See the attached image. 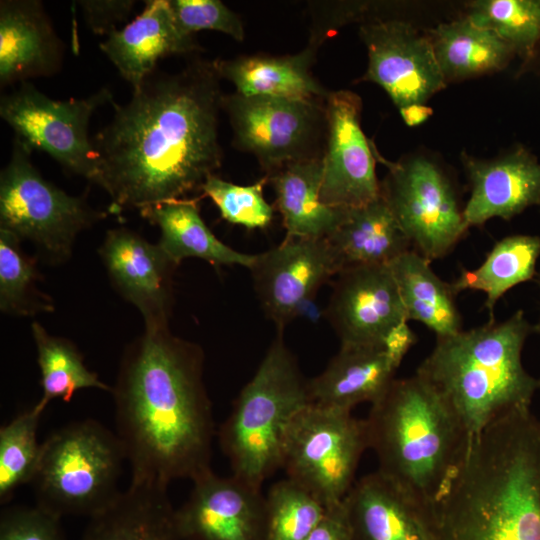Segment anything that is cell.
<instances>
[{
	"instance_id": "6da1fadb",
	"label": "cell",
	"mask_w": 540,
	"mask_h": 540,
	"mask_svg": "<svg viewBox=\"0 0 540 540\" xmlns=\"http://www.w3.org/2000/svg\"><path fill=\"white\" fill-rule=\"evenodd\" d=\"M220 78L215 61L195 58L153 73L127 103H111V121L92 140L110 213L185 198L220 168Z\"/></svg>"
},
{
	"instance_id": "7a4b0ae2",
	"label": "cell",
	"mask_w": 540,
	"mask_h": 540,
	"mask_svg": "<svg viewBox=\"0 0 540 540\" xmlns=\"http://www.w3.org/2000/svg\"><path fill=\"white\" fill-rule=\"evenodd\" d=\"M204 361L202 348L168 325L145 326L125 349L111 393L131 483L168 487L212 470L215 428Z\"/></svg>"
},
{
	"instance_id": "3957f363",
	"label": "cell",
	"mask_w": 540,
	"mask_h": 540,
	"mask_svg": "<svg viewBox=\"0 0 540 540\" xmlns=\"http://www.w3.org/2000/svg\"><path fill=\"white\" fill-rule=\"evenodd\" d=\"M434 508L439 540H540V420L530 409L470 437Z\"/></svg>"
},
{
	"instance_id": "277c9868",
	"label": "cell",
	"mask_w": 540,
	"mask_h": 540,
	"mask_svg": "<svg viewBox=\"0 0 540 540\" xmlns=\"http://www.w3.org/2000/svg\"><path fill=\"white\" fill-rule=\"evenodd\" d=\"M536 333L522 309L501 322L436 338L416 374L429 383L474 436L509 413L530 409L539 378L524 367L522 352Z\"/></svg>"
},
{
	"instance_id": "5b68a950",
	"label": "cell",
	"mask_w": 540,
	"mask_h": 540,
	"mask_svg": "<svg viewBox=\"0 0 540 540\" xmlns=\"http://www.w3.org/2000/svg\"><path fill=\"white\" fill-rule=\"evenodd\" d=\"M364 420L376 471L435 505L470 439L452 408L415 373L395 379Z\"/></svg>"
},
{
	"instance_id": "8992f818",
	"label": "cell",
	"mask_w": 540,
	"mask_h": 540,
	"mask_svg": "<svg viewBox=\"0 0 540 540\" xmlns=\"http://www.w3.org/2000/svg\"><path fill=\"white\" fill-rule=\"evenodd\" d=\"M310 403L308 380L285 344L283 330L278 329L218 431L232 475L262 488L281 468L282 444L290 422Z\"/></svg>"
},
{
	"instance_id": "52a82bcc",
	"label": "cell",
	"mask_w": 540,
	"mask_h": 540,
	"mask_svg": "<svg viewBox=\"0 0 540 540\" xmlns=\"http://www.w3.org/2000/svg\"><path fill=\"white\" fill-rule=\"evenodd\" d=\"M126 461L115 432L94 419L74 421L42 442L31 481L37 506L62 518L88 516L107 508L118 488Z\"/></svg>"
},
{
	"instance_id": "ba28073f",
	"label": "cell",
	"mask_w": 540,
	"mask_h": 540,
	"mask_svg": "<svg viewBox=\"0 0 540 540\" xmlns=\"http://www.w3.org/2000/svg\"><path fill=\"white\" fill-rule=\"evenodd\" d=\"M32 151L14 138L0 174V229L32 242L50 263H61L70 257L78 234L106 214L43 178L31 161Z\"/></svg>"
},
{
	"instance_id": "9c48e42d",
	"label": "cell",
	"mask_w": 540,
	"mask_h": 540,
	"mask_svg": "<svg viewBox=\"0 0 540 540\" xmlns=\"http://www.w3.org/2000/svg\"><path fill=\"white\" fill-rule=\"evenodd\" d=\"M367 449L364 419L354 417L352 411L310 403L286 430L281 468L287 478L331 508L350 492Z\"/></svg>"
},
{
	"instance_id": "30bf717a",
	"label": "cell",
	"mask_w": 540,
	"mask_h": 540,
	"mask_svg": "<svg viewBox=\"0 0 540 540\" xmlns=\"http://www.w3.org/2000/svg\"><path fill=\"white\" fill-rule=\"evenodd\" d=\"M375 156L388 169L381 195L412 250L431 263L446 257L469 230L452 175L439 160L425 154L391 162L375 149Z\"/></svg>"
},
{
	"instance_id": "8fae6325",
	"label": "cell",
	"mask_w": 540,
	"mask_h": 540,
	"mask_svg": "<svg viewBox=\"0 0 540 540\" xmlns=\"http://www.w3.org/2000/svg\"><path fill=\"white\" fill-rule=\"evenodd\" d=\"M113 101L108 87L85 98L56 100L27 81L1 96L0 116L31 150L46 152L67 171L96 184L98 158L89 121L97 108Z\"/></svg>"
},
{
	"instance_id": "7c38bea8",
	"label": "cell",
	"mask_w": 540,
	"mask_h": 540,
	"mask_svg": "<svg viewBox=\"0 0 540 540\" xmlns=\"http://www.w3.org/2000/svg\"><path fill=\"white\" fill-rule=\"evenodd\" d=\"M236 147L253 153L267 175L316 152L327 130L325 100L224 95Z\"/></svg>"
},
{
	"instance_id": "4fadbf2b",
	"label": "cell",
	"mask_w": 540,
	"mask_h": 540,
	"mask_svg": "<svg viewBox=\"0 0 540 540\" xmlns=\"http://www.w3.org/2000/svg\"><path fill=\"white\" fill-rule=\"evenodd\" d=\"M367 71L359 81L378 84L398 108L426 104L447 84L425 30L411 21L375 17L360 25Z\"/></svg>"
},
{
	"instance_id": "5bb4252c",
	"label": "cell",
	"mask_w": 540,
	"mask_h": 540,
	"mask_svg": "<svg viewBox=\"0 0 540 540\" xmlns=\"http://www.w3.org/2000/svg\"><path fill=\"white\" fill-rule=\"evenodd\" d=\"M361 108V98L348 90L329 92L325 100L327 133L320 199L331 207H360L381 196L375 147L361 128Z\"/></svg>"
},
{
	"instance_id": "9a60e30c",
	"label": "cell",
	"mask_w": 540,
	"mask_h": 540,
	"mask_svg": "<svg viewBox=\"0 0 540 540\" xmlns=\"http://www.w3.org/2000/svg\"><path fill=\"white\" fill-rule=\"evenodd\" d=\"M343 269L327 238L286 236L257 254L250 268L254 289L266 316L277 329L295 318L297 307Z\"/></svg>"
},
{
	"instance_id": "2e32d148",
	"label": "cell",
	"mask_w": 540,
	"mask_h": 540,
	"mask_svg": "<svg viewBox=\"0 0 540 540\" xmlns=\"http://www.w3.org/2000/svg\"><path fill=\"white\" fill-rule=\"evenodd\" d=\"M335 277L324 317L340 347L383 346L389 331L408 321L389 265L345 267Z\"/></svg>"
},
{
	"instance_id": "e0dca14e",
	"label": "cell",
	"mask_w": 540,
	"mask_h": 540,
	"mask_svg": "<svg viewBox=\"0 0 540 540\" xmlns=\"http://www.w3.org/2000/svg\"><path fill=\"white\" fill-rule=\"evenodd\" d=\"M176 509L181 540H265V495L261 488L212 470L195 479Z\"/></svg>"
},
{
	"instance_id": "ac0fdd59",
	"label": "cell",
	"mask_w": 540,
	"mask_h": 540,
	"mask_svg": "<svg viewBox=\"0 0 540 540\" xmlns=\"http://www.w3.org/2000/svg\"><path fill=\"white\" fill-rule=\"evenodd\" d=\"M99 255L117 292L133 304L145 326L168 325L177 267L159 244L128 228L107 231Z\"/></svg>"
},
{
	"instance_id": "d6986e66",
	"label": "cell",
	"mask_w": 540,
	"mask_h": 540,
	"mask_svg": "<svg viewBox=\"0 0 540 540\" xmlns=\"http://www.w3.org/2000/svg\"><path fill=\"white\" fill-rule=\"evenodd\" d=\"M460 159L471 188L463 211L469 229L540 206V162L525 146L516 144L490 159L463 151Z\"/></svg>"
},
{
	"instance_id": "ffe728a7",
	"label": "cell",
	"mask_w": 540,
	"mask_h": 540,
	"mask_svg": "<svg viewBox=\"0 0 540 540\" xmlns=\"http://www.w3.org/2000/svg\"><path fill=\"white\" fill-rule=\"evenodd\" d=\"M344 503L353 540H439L434 505L377 471L356 480Z\"/></svg>"
},
{
	"instance_id": "44dd1931",
	"label": "cell",
	"mask_w": 540,
	"mask_h": 540,
	"mask_svg": "<svg viewBox=\"0 0 540 540\" xmlns=\"http://www.w3.org/2000/svg\"><path fill=\"white\" fill-rule=\"evenodd\" d=\"M63 57L64 44L40 1H0L1 87L52 76Z\"/></svg>"
},
{
	"instance_id": "7402d4cb",
	"label": "cell",
	"mask_w": 540,
	"mask_h": 540,
	"mask_svg": "<svg viewBox=\"0 0 540 540\" xmlns=\"http://www.w3.org/2000/svg\"><path fill=\"white\" fill-rule=\"evenodd\" d=\"M99 48L133 89L155 73L160 59L200 49L193 37L179 31L169 0L145 1L143 11L123 28L112 30Z\"/></svg>"
},
{
	"instance_id": "603a6c76",
	"label": "cell",
	"mask_w": 540,
	"mask_h": 540,
	"mask_svg": "<svg viewBox=\"0 0 540 540\" xmlns=\"http://www.w3.org/2000/svg\"><path fill=\"white\" fill-rule=\"evenodd\" d=\"M399 366L383 346L340 347L326 368L308 380L311 403L347 411L373 404L396 379Z\"/></svg>"
},
{
	"instance_id": "cb8c5ba5",
	"label": "cell",
	"mask_w": 540,
	"mask_h": 540,
	"mask_svg": "<svg viewBox=\"0 0 540 540\" xmlns=\"http://www.w3.org/2000/svg\"><path fill=\"white\" fill-rule=\"evenodd\" d=\"M167 487L130 483L90 517L81 540H181Z\"/></svg>"
},
{
	"instance_id": "d4e9b609",
	"label": "cell",
	"mask_w": 540,
	"mask_h": 540,
	"mask_svg": "<svg viewBox=\"0 0 540 540\" xmlns=\"http://www.w3.org/2000/svg\"><path fill=\"white\" fill-rule=\"evenodd\" d=\"M425 32L446 84L499 72L516 57L500 36L465 14Z\"/></svg>"
},
{
	"instance_id": "484cf974",
	"label": "cell",
	"mask_w": 540,
	"mask_h": 540,
	"mask_svg": "<svg viewBox=\"0 0 540 540\" xmlns=\"http://www.w3.org/2000/svg\"><path fill=\"white\" fill-rule=\"evenodd\" d=\"M315 53L316 49L308 46L295 55L241 56L215 64L220 77L243 96L326 100L329 92L310 71Z\"/></svg>"
},
{
	"instance_id": "4316f807",
	"label": "cell",
	"mask_w": 540,
	"mask_h": 540,
	"mask_svg": "<svg viewBox=\"0 0 540 540\" xmlns=\"http://www.w3.org/2000/svg\"><path fill=\"white\" fill-rule=\"evenodd\" d=\"M140 214L160 229L158 244L177 266L195 257L217 265H239L250 269L257 254L234 250L208 228L195 200L175 199L140 209Z\"/></svg>"
},
{
	"instance_id": "83f0119b",
	"label": "cell",
	"mask_w": 540,
	"mask_h": 540,
	"mask_svg": "<svg viewBox=\"0 0 540 540\" xmlns=\"http://www.w3.org/2000/svg\"><path fill=\"white\" fill-rule=\"evenodd\" d=\"M322 156L290 163L270 175L276 204L286 236L327 238L340 224L347 209L320 199Z\"/></svg>"
},
{
	"instance_id": "f1b7e54d",
	"label": "cell",
	"mask_w": 540,
	"mask_h": 540,
	"mask_svg": "<svg viewBox=\"0 0 540 540\" xmlns=\"http://www.w3.org/2000/svg\"><path fill=\"white\" fill-rule=\"evenodd\" d=\"M327 239L339 255L343 268L389 265L412 249L382 195L366 205L347 209Z\"/></svg>"
},
{
	"instance_id": "f546056e",
	"label": "cell",
	"mask_w": 540,
	"mask_h": 540,
	"mask_svg": "<svg viewBox=\"0 0 540 540\" xmlns=\"http://www.w3.org/2000/svg\"><path fill=\"white\" fill-rule=\"evenodd\" d=\"M408 321H417L436 338L455 335L463 330L462 315L451 284L443 281L431 262L409 250L390 264Z\"/></svg>"
},
{
	"instance_id": "4dcf8cb0",
	"label": "cell",
	"mask_w": 540,
	"mask_h": 540,
	"mask_svg": "<svg viewBox=\"0 0 540 540\" xmlns=\"http://www.w3.org/2000/svg\"><path fill=\"white\" fill-rule=\"evenodd\" d=\"M539 258V235H508L493 245L478 267L462 268L450 284L456 295L468 290L483 292L488 321L493 322L499 300L512 288L534 280Z\"/></svg>"
},
{
	"instance_id": "1f68e13d",
	"label": "cell",
	"mask_w": 540,
	"mask_h": 540,
	"mask_svg": "<svg viewBox=\"0 0 540 540\" xmlns=\"http://www.w3.org/2000/svg\"><path fill=\"white\" fill-rule=\"evenodd\" d=\"M31 330L42 386V396L33 406L37 412L42 414L55 399L69 402L75 393L82 389L112 391V387L86 367L81 352L73 342L49 334L37 321L32 323Z\"/></svg>"
},
{
	"instance_id": "d6a6232c",
	"label": "cell",
	"mask_w": 540,
	"mask_h": 540,
	"mask_svg": "<svg viewBox=\"0 0 540 540\" xmlns=\"http://www.w3.org/2000/svg\"><path fill=\"white\" fill-rule=\"evenodd\" d=\"M464 14L507 42L527 72L540 48V0H475Z\"/></svg>"
},
{
	"instance_id": "836d02e7",
	"label": "cell",
	"mask_w": 540,
	"mask_h": 540,
	"mask_svg": "<svg viewBox=\"0 0 540 540\" xmlns=\"http://www.w3.org/2000/svg\"><path fill=\"white\" fill-rule=\"evenodd\" d=\"M21 239L0 229V309L16 316L54 310L53 301L37 287L36 260L21 248Z\"/></svg>"
},
{
	"instance_id": "e575fe53",
	"label": "cell",
	"mask_w": 540,
	"mask_h": 540,
	"mask_svg": "<svg viewBox=\"0 0 540 540\" xmlns=\"http://www.w3.org/2000/svg\"><path fill=\"white\" fill-rule=\"evenodd\" d=\"M327 510L296 482L278 481L265 495V540H306Z\"/></svg>"
},
{
	"instance_id": "d590c367",
	"label": "cell",
	"mask_w": 540,
	"mask_h": 540,
	"mask_svg": "<svg viewBox=\"0 0 540 540\" xmlns=\"http://www.w3.org/2000/svg\"><path fill=\"white\" fill-rule=\"evenodd\" d=\"M41 413L34 407L0 428V503L10 501L22 485L31 483L41 454L37 430Z\"/></svg>"
},
{
	"instance_id": "8d00e7d4",
	"label": "cell",
	"mask_w": 540,
	"mask_h": 540,
	"mask_svg": "<svg viewBox=\"0 0 540 540\" xmlns=\"http://www.w3.org/2000/svg\"><path fill=\"white\" fill-rule=\"evenodd\" d=\"M267 176L251 185H237L211 175L201 190L218 208L227 222L247 229H263L272 221L273 208L264 199Z\"/></svg>"
},
{
	"instance_id": "74e56055",
	"label": "cell",
	"mask_w": 540,
	"mask_h": 540,
	"mask_svg": "<svg viewBox=\"0 0 540 540\" xmlns=\"http://www.w3.org/2000/svg\"><path fill=\"white\" fill-rule=\"evenodd\" d=\"M169 4L179 31L187 37L213 30L236 41L244 39L240 17L219 0H169Z\"/></svg>"
},
{
	"instance_id": "f35d334b",
	"label": "cell",
	"mask_w": 540,
	"mask_h": 540,
	"mask_svg": "<svg viewBox=\"0 0 540 540\" xmlns=\"http://www.w3.org/2000/svg\"><path fill=\"white\" fill-rule=\"evenodd\" d=\"M60 517L35 505L2 510L0 540H66Z\"/></svg>"
},
{
	"instance_id": "ab89813d",
	"label": "cell",
	"mask_w": 540,
	"mask_h": 540,
	"mask_svg": "<svg viewBox=\"0 0 540 540\" xmlns=\"http://www.w3.org/2000/svg\"><path fill=\"white\" fill-rule=\"evenodd\" d=\"M84 19L95 34H109L116 24L126 20L135 6L132 0L77 1Z\"/></svg>"
},
{
	"instance_id": "60d3db41",
	"label": "cell",
	"mask_w": 540,
	"mask_h": 540,
	"mask_svg": "<svg viewBox=\"0 0 540 540\" xmlns=\"http://www.w3.org/2000/svg\"><path fill=\"white\" fill-rule=\"evenodd\" d=\"M306 540H353L344 501L328 508L322 521Z\"/></svg>"
},
{
	"instance_id": "b9f144b4",
	"label": "cell",
	"mask_w": 540,
	"mask_h": 540,
	"mask_svg": "<svg viewBox=\"0 0 540 540\" xmlns=\"http://www.w3.org/2000/svg\"><path fill=\"white\" fill-rule=\"evenodd\" d=\"M416 342L415 332L410 328L408 321H403L389 331L383 341V347L389 356L400 365Z\"/></svg>"
},
{
	"instance_id": "7bdbcfd3",
	"label": "cell",
	"mask_w": 540,
	"mask_h": 540,
	"mask_svg": "<svg viewBox=\"0 0 540 540\" xmlns=\"http://www.w3.org/2000/svg\"><path fill=\"white\" fill-rule=\"evenodd\" d=\"M399 113L407 126L415 127L424 123L433 114V110L426 104H411L400 108Z\"/></svg>"
},
{
	"instance_id": "ee69618b",
	"label": "cell",
	"mask_w": 540,
	"mask_h": 540,
	"mask_svg": "<svg viewBox=\"0 0 540 540\" xmlns=\"http://www.w3.org/2000/svg\"><path fill=\"white\" fill-rule=\"evenodd\" d=\"M296 317L305 318L312 323H318L324 317V310L315 301V297L304 300L296 309Z\"/></svg>"
},
{
	"instance_id": "f6af8a7d",
	"label": "cell",
	"mask_w": 540,
	"mask_h": 540,
	"mask_svg": "<svg viewBox=\"0 0 540 540\" xmlns=\"http://www.w3.org/2000/svg\"><path fill=\"white\" fill-rule=\"evenodd\" d=\"M533 282L536 284L539 292V312H540V270H538ZM536 327V333L540 336V314H539V320L535 324ZM539 390H540V378H539Z\"/></svg>"
},
{
	"instance_id": "bcb514c9",
	"label": "cell",
	"mask_w": 540,
	"mask_h": 540,
	"mask_svg": "<svg viewBox=\"0 0 540 540\" xmlns=\"http://www.w3.org/2000/svg\"><path fill=\"white\" fill-rule=\"evenodd\" d=\"M530 69H540V48H539V50L537 52V55H536L534 61L532 62V64L528 68V70H530Z\"/></svg>"
}]
</instances>
